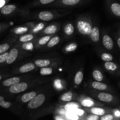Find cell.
Returning a JSON list of instances; mask_svg holds the SVG:
<instances>
[{
	"instance_id": "7c38bea8",
	"label": "cell",
	"mask_w": 120,
	"mask_h": 120,
	"mask_svg": "<svg viewBox=\"0 0 120 120\" xmlns=\"http://www.w3.org/2000/svg\"><path fill=\"white\" fill-rule=\"evenodd\" d=\"M36 96V93L35 91H30L28 93H26L22 96L21 100L24 103L30 101L34 97H35Z\"/></svg>"
},
{
	"instance_id": "f35d334b",
	"label": "cell",
	"mask_w": 120,
	"mask_h": 120,
	"mask_svg": "<svg viewBox=\"0 0 120 120\" xmlns=\"http://www.w3.org/2000/svg\"><path fill=\"white\" fill-rule=\"evenodd\" d=\"M87 119L89 120H97L99 119V117H98V115H90L87 118Z\"/></svg>"
},
{
	"instance_id": "d590c367",
	"label": "cell",
	"mask_w": 120,
	"mask_h": 120,
	"mask_svg": "<svg viewBox=\"0 0 120 120\" xmlns=\"http://www.w3.org/2000/svg\"><path fill=\"white\" fill-rule=\"evenodd\" d=\"M77 104H76V103H69V104H68L66 105L65 108L67 110H74V109H77Z\"/></svg>"
},
{
	"instance_id": "4316f807",
	"label": "cell",
	"mask_w": 120,
	"mask_h": 120,
	"mask_svg": "<svg viewBox=\"0 0 120 120\" xmlns=\"http://www.w3.org/2000/svg\"><path fill=\"white\" fill-rule=\"evenodd\" d=\"M101 59L105 62H109V61H111L113 59V57L111 54L104 53L101 55Z\"/></svg>"
},
{
	"instance_id": "5b68a950",
	"label": "cell",
	"mask_w": 120,
	"mask_h": 120,
	"mask_svg": "<svg viewBox=\"0 0 120 120\" xmlns=\"http://www.w3.org/2000/svg\"><path fill=\"white\" fill-rule=\"evenodd\" d=\"M103 43L104 47L109 50H111L113 48L114 42L112 39L109 35H105L103 38Z\"/></svg>"
},
{
	"instance_id": "ab89813d",
	"label": "cell",
	"mask_w": 120,
	"mask_h": 120,
	"mask_svg": "<svg viewBox=\"0 0 120 120\" xmlns=\"http://www.w3.org/2000/svg\"><path fill=\"white\" fill-rule=\"evenodd\" d=\"M55 0H40V2L42 4H48L53 2Z\"/></svg>"
},
{
	"instance_id": "44dd1931",
	"label": "cell",
	"mask_w": 120,
	"mask_h": 120,
	"mask_svg": "<svg viewBox=\"0 0 120 120\" xmlns=\"http://www.w3.org/2000/svg\"><path fill=\"white\" fill-rule=\"evenodd\" d=\"M91 111L93 113L98 115V116H103L105 114V111L104 109H101V108L93 107L91 109Z\"/></svg>"
},
{
	"instance_id": "7dc6e473",
	"label": "cell",
	"mask_w": 120,
	"mask_h": 120,
	"mask_svg": "<svg viewBox=\"0 0 120 120\" xmlns=\"http://www.w3.org/2000/svg\"><path fill=\"white\" fill-rule=\"evenodd\" d=\"M1 79H2V76H1V75H0V80H1Z\"/></svg>"
},
{
	"instance_id": "b9f144b4",
	"label": "cell",
	"mask_w": 120,
	"mask_h": 120,
	"mask_svg": "<svg viewBox=\"0 0 120 120\" xmlns=\"http://www.w3.org/2000/svg\"><path fill=\"white\" fill-rule=\"evenodd\" d=\"M76 112H77V114H79V116H81V115H82L83 114V110H77V111H76Z\"/></svg>"
},
{
	"instance_id": "e0dca14e",
	"label": "cell",
	"mask_w": 120,
	"mask_h": 120,
	"mask_svg": "<svg viewBox=\"0 0 120 120\" xmlns=\"http://www.w3.org/2000/svg\"><path fill=\"white\" fill-rule=\"evenodd\" d=\"M83 79V74L82 71H79L76 73V76L75 77V83L76 84L79 85V84H81Z\"/></svg>"
},
{
	"instance_id": "6da1fadb",
	"label": "cell",
	"mask_w": 120,
	"mask_h": 120,
	"mask_svg": "<svg viewBox=\"0 0 120 120\" xmlns=\"http://www.w3.org/2000/svg\"><path fill=\"white\" fill-rule=\"evenodd\" d=\"M45 100V96L43 94L36 96L32 98L28 104V107L30 109H35L39 107L44 103Z\"/></svg>"
},
{
	"instance_id": "2e32d148",
	"label": "cell",
	"mask_w": 120,
	"mask_h": 120,
	"mask_svg": "<svg viewBox=\"0 0 120 120\" xmlns=\"http://www.w3.org/2000/svg\"><path fill=\"white\" fill-rule=\"evenodd\" d=\"M104 66L107 70H112V71H114L117 69V66L114 63L109 61V62H105V64H104Z\"/></svg>"
},
{
	"instance_id": "f6af8a7d",
	"label": "cell",
	"mask_w": 120,
	"mask_h": 120,
	"mask_svg": "<svg viewBox=\"0 0 120 120\" xmlns=\"http://www.w3.org/2000/svg\"><path fill=\"white\" fill-rule=\"evenodd\" d=\"M3 100H4V98L2 96H0V101Z\"/></svg>"
},
{
	"instance_id": "f546056e",
	"label": "cell",
	"mask_w": 120,
	"mask_h": 120,
	"mask_svg": "<svg viewBox=\"0 0 120 120\" xmlns=\"http://www.w3.org/2000/svg\"><path fill=\"white\" fill-rule=\"evenodd\" d=\"M9 45L8 43H4V44L0 45V54L5 53L9 49Z\"/></svg>"
},
{
	"instance_id": "52a82bcc",
	"label": "cell",
	"mask_w": 120,
	"mask_h": 120,
	"mask_svg": "<svg viewBox=\"0 0 120 120\" xmlns=\"http://www.w3.org/2000/svg\"><path fill=\"white\" fill-rule=\"evenodd\" d=\"M39 18L42 21H49L52 19L53 18V15L52 13H51L50 12L42 11L39 14Z\"/></svg>"
},
{
	"instance_id": "5bb4252c",
	"label": "cell",
	"mask_w": 120,
	"mask_h": 120,
	"mask_svg": "<svg viewBox=\"0 0 120 120\" xmlns=\"http://www.w3.org/2000/svg\"><path fill=\"white\" fill-rule=\"evenodd\" d=\"M111 9L113 14L117 16H120V4L117 2L112 3L111 5Z\"/></svg>"
},
{
	"instance_id": "8992f818",
	"label": "cell",
	"mask_w": 120,
	"mask_h": 120,
	"mask_svg": "<svg viewBox=\"0 0 120 120\" xmlns=\"http://www.w3.org/2000/svg\"><path fill=\"white\" fill-rule=\"evenodd\" d=\"M20 82V79L17 77H13L11 78L6 79L2 82V84L4 86L6 87H11L14 84L18 83Z\"/></svg>"
},
{
	"instance_id": "277c9868",
	"label": "cell",
	"mask_w": 120,
	"mask_h": 120,
	"mask_svg": "<svg viewBox=\"0 0 120 120\" xmlns=\"http://www.w3.org/2000/svg\"><path fill=\"white\" fill-rule=\"evenodd\" d=\"M18 55V51L16 48H14L9 53V56H8V59L7 60V64H12L14 62H15V60L16 59Z\"/></svg>"
},
{
	"instance_id": "3957f363",
	"label": "cell",
	"mask_w": 120,
	"mask_h": 120,
	"mask_svg": "<svg viewBox=\"0 0 120 120\" xmlns=\"http://www.w3.org/2000/svg\"><path fill=\"white\" fill-rule=\"evenodd\" d=\"M27 88H28V84L24 82L18 83L11 86L9 87V91L13 94L19 93L26 90Z\"/></svg>"
},
{
	"instance_id": "bcb514c9",
	"label": "cell",
	"mask_w": 120,
	"mask_h": 120,
	"mask_svg": "<svg viewBox=\"0 0 120 120\" xmlns=\"http://www.w3.org/2000/svg\"><path fill=\"white\" fill-rule=\"evenodd\" d=\"M116 115H118V116H120V113L119 112H118V111H117V112H116Z\"/></svg>"
},
{
	"instance_id": "836d02e7",
	"label": "cell",
	"mask_w": 120,
	"mask_h": 120,
	"mask_svg": "<svg viewBox=\"0 0 120 120\" xmlns=\"http://www.w3.org/2000/svg\"><path fill=\"white\" fill-rule=\"evenodd\" d=\"M8 56H9V53L7 52L0 54V63H3V62L7 61V60L8 58Z\"/></svg>"
},
{
	"instance_id": "603a6c76",
	"label": "cell",
	"mask_w": 120,
	"mask_h": 120,
	"mask_svg": "<svg viewBox=\"0 0 120 120\" xmlns=\"http://www.w3.org/2000/svg\"><path fill=\"white\" fill-rule=\"evenodd\" d=\"M52 73V69L50 68H42L40 70V74L42 76L51 75Z\"/></svg>"
},
{
	"instance_id": "ee69618b",
	"label": "cell",
	"mask_w": 120,
	"mask_h": 120,
	"mask_svg": "<svg viewBox=\"0 0 120 120\" xmlns=\"http://www.w3.org/2000/svg\"><path fill=\"white\" fill-rule=\"evenodd\" d=\"M117 43H118V46H119L120 48V38H119L118 39V41H117Z\"/></svg>"
},
{
	"instance_id": "f1b7e54d",
	"label": "cell",
	"mask_w": 120,
	"mask_h": 120,
	"mask_svg": "<svg viewBox=\"0 0 120 120\" xmlns=\"http://www.w3.org/2000/svg\"><path fill=\"white\" fill-rule=\"evenodd\" d=\"M77 46V44H76V43H71V44L69 45H68L66 47L65 50L67 52H73L76 50Z\"/></svg>"
},
{
	"instance_id": "30bf717a",
	"label": "cell",
	"mask_w": 120,
	"mask_h": 120,
	"mask_svg": "<svg viewBox=\"0 0 120 120\" xmlns=\"http://www.w3.org/2000/svg\"><path fill=\"white\" fill-rule=\"evenodd\" d=\"M16 9V6L14 5H7L2 7L1 9V14L4 15H8Z\"/></svg>"
},
{
	"instance_id": "83f0119b",
	"label": "cell",
	"mask_w": 120,
	"mask_h": 120,
	"mask_svg": "<svg viewBox=\"0 0 120 120\" xmlns=\"http://www.w3.org/2000/svg\"><path fill=\"white\" fill-rule=\"evenodd\" d=\"M80 0H62V2L67 5H74L80 2Z\"/></svg>"
},
{
	"instance_id": "8d00e7d4",
	"label": "cell",
	"mask_w": 120,
	"mask_h": 120,
	"mask_svg": "<svg viewBox=\"0 0 120 120\" xmlns=\"http://www.w3.org/2000/svg\"><path fill=\"white\" fill-rule=\"evenodd\" d=\"M43 27H44V25H43V23H39L38 25H37L34 28V30H34V32H38L39 31V30H42V29L43 28Z\"/></svg>"
},
{
	"instance_id": "7a4b0ae2",
	"label": "cell",
	"mask_w": 120,
	"mask_h": 120,
	"mask_svg": "<svg viewBox=\"0 0 120 120\" xmlns=\"http://www.w3.org/2000/svg\"><path fill=\"white\" fill-rule=\"evenodd\" d=\"M77 26L79 32L83 35H89L92 30V27L91 25L89 22H86V21H79L77 22Z\"/></svg>"
},
{
	"instance_id": "ffe728a7",
	"label": "cell",
	"mask_w": 120,
	"mask_h": 120,
	"mask_svg": "<svg viewBox=\"0 0 120 120\" xmlns=\"http://www.w3.org/2000/svg\"><path fill=\"white\" fill-rule=\"evenodd\" d=\"M64 32L66 35H71V34L73 33L74 32V27L71 23H69V24H67L64 27Z\"/></svg>"
},
{
	"instance_id": "74e56055",
	"label": "cell",
	"mask_w": 120,
	"mask_h": 120,
	"mask_svg": "<svg viewBox=\"0 0 120 120\" xmlns=\"http://www.w3.org/2000/svg\"><path fill=\"white\" fill-rule=\"evenodd\" d=\"M114 118V117L111 114H107L105 116H103L101 118V120H112Z\"/></svg>"
},
{
	"instance_id": "7bdbcfd3",
	"label": "cell",
	"mask_w": 120,
	"mask_h": 120,
	"mask_svg": "<svg viewBox=\"0 0 120 120\" xmlns=\"http://www.w3.org/2000/svg\"><path fill=\"white\" fill-rule=\"evenodd\" d=\"M5 4L4 0H0V7H3V5Z\"/></svg>"
},
{
	"instance_id": "e575fe53",
	"label": "cell",
	"mask_w": 120,
	"mask_h": 120,
	"mask_svg": "<svg viewBox=\"0 0 120 120\" xmlns=\"http://www.w3.org/2000/svg\"><path fill=\"white\" fill-rule=\"evenodd\" d=\"M28 30V28L25 27H19L16 28L15 30V33L16 34H21L22 33L26 32Z\"/></svg>"
},
{
	"instance_id": "c3c4849f",
	"label": "cell",
	"mask_w": 120,
	"mask_h": 120,
	"mask_svg": "<svg viewBox=\"0 0 120 120\" xmlns=\"http://www.w3.org/2000/svg\"><path fill=\"white\" fill-rule=\"evenodd\" d=\"M0 30H1V26H0Z\"/></svg>"
},
{
	"instance_id": "60d3db41",
	"label": "cell",
	"mask_w": 120,
	"mask_h": 120,
	"mask_svg": "<svg viewBox=\"0 0 120 120\" xmlns=\"http://www.w3.org/2000/svg\"><path fill=\"white\" fill-rule=\"evenodd\" d=\"M68 117H69L70 119L75 120V119H77V117L75 114H74L73 112H70V114H69L68 116Z\"/></svg>"
},
{
	"instance_id": "484cf974",
	"label": "cell",
	"mask_w": 120,
	"mask_h": 120,
	"mask_svg": "<svg viewBox=\"0 0 120 120\" xmlns=\"http://www.w3.org/2000/svg\"><path fill=\"white\" fill-rule=\"evenodd\" d=\"M22 48L24 50H32L34 49V44L31 42H25L23 45H22Z\"/></svg>"
},
{
	"instance_id": "9a60e30c",
	"label": "cell",
	"mask_w": 120,
	"mask_h": 120,
	"mask_svg": "<svg viewBox=\"0 0 120 120\" xmlns=\"http://www.w3.org/2000/svg\"><path fill=\"white\" fill-rule=\"evenodd\" d=\"M35 63L37 66L41 67V68H43V67H46L47 66L49 65L50 63V62L49 60L39 59L35 61Z\"/></svg>"
},
{
	"instance_id": "cb8c5ba5",
	"label": "cell",
	"mask_w": 120,
	"mask_h": 120,
	"mask_svg": "<svg viewBox=\"0 0 120 120\" xmlns=\"http://www.w3.org/2000/svg\"><path fill=\"white\" fill-rule=\"evenodd\" d=\"M57 30V28L55 25H50L49 26L45 28L44 30V32L46 34H52L56 32Z\"/></svg>"
},
{
	"instance_id": "d6a6232c",
	"label": "cell",
	"mask_w": 120,
	"mask_h": 120,
	"mask_svg": "<svg viewBox=\"0 0 120 120\" xmlns=\"http://www.w3.org/2000/svg\"><path fill=\"white\" fill-rule=\"evenodd\" d=\"M49 41H50V37L49 36H44V37H42V38L40 39L39 41V44L41 45H43L48 43Z\"/></svg>"
},
{
	"instance_id": "4fadbf2b",
	"label": "cell",
	"mask_w": 120,
	"mask_h": 120,
	"mask_svg": "<svg viewBox=\"0 0 120 120\" xmlns=\"http://www.w3.org/2000/svg\"><path fill=\"white\" fill-rule=\"evenodd\" d=\"M93 87L95 89H97L98 90H105L107 88V86L105 84L103 83H101L100 82H94L91 84Z\"/></svg>"
},
{
	"instance_id": "8fae6325",
	"label": "cell",
	"mask_w": 120,
	"mask_h": 120,
	"mask_svg": "<svg viewBox=\"0 0 120 120\" xmlns=\"http://www.w3.org/2000/svg\"><path fill=\"white\" fill-rule=\"evenodd\" d=\"M34 68H35V65H34V64H33V63H27V64H24V65L22 66L19 68V71L21 73H25L29 72V71L34 70Z\"/></svg>"
},
{
	"instance_id": "1f68e13d",
	"label": "cell",
	"mask_w": 120,
	"mask_h": 120,
	"mask_svg": "<svg viewBox=\"0 0 120 120\" xmlns=\"http://www.w3.org/2000/svg\"><path fill=\"white\" fill-rule=\"evenodd\" d=\"M82 104L84 107H90L94 105V103L92 101L90 100H84L82 102Z\"/></svg>"
},
{
	"instance_id": "d6986e66",
	"label": "cell",
	"mask_w": 120,
	"mask_h": 120,
	"mask_svg": "<svg viewBox=\"0 0 120 120\" xmlns=\"http://www.w3.org/2000/svg\"><path fill=\"white\" fill-rule=\"evenodd\" d=\"M60 38L59 36H55L53 38H52L50 41H49L48 43V46L49 48H52L57 45L59 42Z\"/></svg>"
},
{
	"instance_id": "ba28073f",
	"label": "cell",
	"mask_w": 120,
	"mask_h": 120,
	"mask_svg": "<svg viewBox=\"0 0 120 120\" xmlns=\"http://www.w3.org/2000/svg\"><path fill=\"white\" fill-rule=\"evenodd\" d=\"M98 97L100 100L106 103H110L113 100V96L106 93H101L98 95Z\"/></svg>"
},
{
	"instance_id": "4dcf8cb0",
	"label": "cell",
	"mask_w": 120,
	"mask_h": 120,
	"mask_svg": "<svg viewBox=\"0 0 120 120\" xmlns=\"http://www.w3.org/2000/svg\"><path fill=\"white\" fill-rule=\"evenodd\" d=\"M11 103H10L9 101H4V100L0 101V106L2 107V108H4V109H9L11 106Z\"/></svg>"
},
{
	"instance_id": "d4e9b609",
	"label": "cell",
	"mask_w": 120,
	"mask_h": 120,
	"mask_svg": "<svg viewBox=\"0 0 120 120\" xmlns=\"http://www.w3.org/2000/svg\"><path fill=\"white\" fill-rule=\"evenodd\" d=\"M33 38H34V36L32 35L28 34V35H25L21 36L19 38V41L22 42H27L32 40Z\"/></svg>"
},
{
	"instance_id": "9c48e42d",
	"label": "cell",
	"mask_w": 120,
	"mask_h": 120,
	"mask_svg": "<svg viewBox=\"0 0 120 120\" xmlns=\"http://www.w3.org/2000/svg\"><path fill=\"white\" fill-rule=\"evenodd\" d=\"M90 37L91 40L93 42H97L100 39V30L97 27H94L92 28L91 32H90Z\"/></svg>"
},
{
	"instance_id": "ac0fdd59",
	"label": "cell",
	"mask_w": 120,
	"mask_h": 120,
	"mask_svg": "<svg viewBox=\"0 0 120 120\" xmlns=\"http://www.w3.org/2000/svg\"><path fill=\"white\" fill-rule=\"evenodd\" d=\"M93 76L94 79L98 82H101L103 80V76L99 70H96L93 73Z\"/></svg>"
},
{
	"instance_id": "681fc988",
	"label": "cell",
	"mask_w": 120,
	"mask_h": 120,
	"mask_svg": "<svg viewBox=\"0 0 120 120\" xmlns=\"http://www.w3.org/2000/svg\"></svg>"
},
{
	"instance_id": "7402d4cb",
	"label": "cell",
	"mask_w": 120,
	"mask_h": 120,
	"mask_svg": "<svg viewBox=\"0 0 120 120\" xmlns=\"http://www.w3.org/2000/svg\"><path fill=\"white\" fill-rule=\"evenodd\" d=\"M73 94L70 91L67 92L66 93L63 94L61 97V100L64 101H70L72 99Z\"/></svg>"
}]
</instances>
